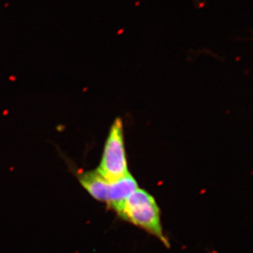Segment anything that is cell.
Here are the masks:
<instances>
[{
	"instance_id": "obj_1",
	"label": "cell",
	"mask_w": 253,
	"mask_h": 253,
	"mask_svg": "<svg viewBox=\"0 0 253 253\" xmlns=\"http://www.w3.org/2000/svg\"><path fill=\"white\" fill-rule=\"evenodd\" d=\"M120 217L142 228L168 246L163 235L160 210L154 198L138 188L116 211Z\"/></svg>"
},
{
	"instance_id": "obj_2",
	"label": "cell",
	"mask_w": 253,
	"mask_h": 253,
	"mask_svg": "<svg viewBox=\"0 0 253 253\" xmlns=\"http://www.w3.org/2000/svg\"><path fill=\"white\" fill-rule=\"evenodd\" d=\"M109 182H113L129 174L123 138V122L117 118L113 123L101 158L96 169Z\"/></svg>"
},
{
	"instance_id": "obj_3",
	"label": "cell",
	"mask_w": 253,
	"mask_h": 253,
	"mask_svg": "<svg viewBox=\"0 0 253 253\" xmlns=\"http://www.w3.org/2000/svg\"><path fill=\"white\" fill-rule=\"evenodd\" d=\"M78 179L83 187L94 198L107 204L111 182L104 179L96 170L88 171L78 174Z\"/></svg>"
},
{
	"instance_id": "obj_4",
	"label": "cell",
	"mask_w": 253,
	"mask_h": 253,
	"mask_svg": "<svg viewBox=\"0 0 253 253\" xmlns=\"http://www.w3.org/2000/svg\"><path fill=\"white\" fill-rule=\"evenodd\" d=\"M138 188L137 182L130 173L117 181L111 182L107 204L115 211H117L123 202Z\"/></svg>"
}]
</instances>
